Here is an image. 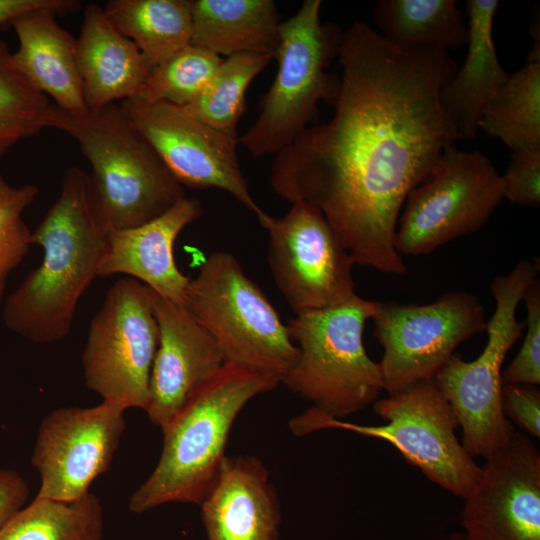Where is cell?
I'll return each mask as SVG.
<instances>
[{"mask_svg":"<svg viewBox=\"0 0 540 540\" xmlns=\"http://www.w3.org/2000/svg\"><path fill=\"white\" fill-rule=\"evenodd\" d=\"M184 306L211 335L225 363L283 378L299 350L258 285L228 252H212L190 279Z\"/></svg>","mask_w":540,"mask_h":540,"instance_id":"cell-7","label":"cell"},{"mask_svg":"<svg viewBox=\"0 0 540 540\" xmlns=\"http://www.w3.org/2000/svg\"><path fill=\"white\" fill-rule=\"evenodd\" d=\"M131 124L182 185L218 188L259 215L241 171L238 138L226 135L190 116L180 106L139 96L120 104Z\"/></svg>","mask_w":540,"mask_h":540,"instance_id":"cell-14","label":"cell"},{"mask_svg":"<svg viewBox=\"0 0 540 540\" xmlns=\"http://www.w3.org/2000/svg\"><path fill=\"white\" fill-rule=\"evenodd\" d=\"M104 512L88 492L75 501L38 497L0 529V540H102Z\"/></svg>","mask_w":540,"mask_h":540,"instance_id":"cell-27","label":"cell"},{"mask_svg":"<svg viewBox=\"0 0 540 540\" xmlns=\"http://www.w3.org/2000/svg\"><path fill=\"white\" fill-rule=\"evenodd\" d=\"M498 0H468V53L440 91L441 107L456 128L459 140L473 138L483 113L506 80L493 42Z\"/></svg>","mask_w":540,"mask_h":540,"instance_id":"cell-22","label":"cell"},{"mask_svg":"<svg viewBox=\"0 0 540 540\" xmlns=\"http://www.w3.org/2000/svg\"><path fill=\"white\" fill-rule=\"evenodd\" d=\"M273 58L243 53L223 59L202 92L189 104L180 106L202 123L233 138L245 111V95L252 80Z\"/></svg>","mask_w":540,"mask_h":540,"instance_id":"cell-28","label":"cell"},{"mask_svg":"<svg viewBox=\"0 0 540 540\" xmlns=\"http://www.w3.org/2000/svg\"><path fill=\"white\" fill-rule=\"evenodd\" d=\"M321 0H305L280 24L276 77L263 96L260 114L238 143L253 157L276 155L306 128L317 124L318 103L334 105L340 78L326 72L338 55L343 31L321 22Z\"/></svg>","mask_w":540,"mask_h":540,"instance_id":"cell-6","label":"cell"},{"mask_svg":"<svg viewBox=\"0 0 540 540\" xmlns=\"http://www.w3.org/2000/svg\"><path fill=\"white\" fill-rule=\"evenodd\" d=\"M502 410L524 434L540 437V391L536 386L503 384Z\"/></svg>","mask_w":540,"mask_h":540,"instance_id":"cell-34","label":"cell"},{"mask_svg":"<svg viewBox=\"0 0 540 540\" xmlns=\"http://www.w3.org/2000/svg\"><path fill=\"white\" fill-rule=\"evenodd\" d=\"M479 129L512 151L540 150V60L508 74L486 107Z\"/></svg>","mask_w":540,"mask_h":540,"instance_id":"cell-26","label":"cell"},{"mask_svg":"<svg viewBox=\"0 0 540 540\" xmlns=\"http://www.w3.org/2000/svg\"><path fill=\"white\" fill-rule=\"evenodd\" d=\"M464 501L466 540H540V454L534 442L515 431L485 459Z\"/></svg>","mask_w":540,"mask_h":540,"instance_id":"cell-16","label":"cell"},{"mask_svg":"<svg viewBox=\"0 0 540 540\" xmlns=\"http://www.w3.org/2000/svg\"><path fill=\"white\" fill-rule=\"evenodd\" d=\"M222 60L221 56L189 44L152 67L137 96L185 106L202 92Z\"/></svg>","mask_w":540,"mask_h":540,"instance_id":"cell-30","label":"cell"},{"mask_svg":"<svg viewBox=\"0 0 540 540\" xmlns=\"http://www.w3.org/2000/svg\"><path fill=\"white\" fill-rule=\"evenodd\" d=\"M106 234L90 213L88 174L70 167L59 198L31 234L43 259L6 299L5 325L37 344L67 337L79 300L97 277Z\"/></svg>","mask_w":540,"mask_h":540,"instance_id":"cell-2","label":"cell"},{"mask_svg":"<svg viewBox=\"0 0 540 540\" xmlns=\"http://www.w3.org/2000/svg\"><path fill=\"white\" fill-rule=\"evenodd\" d=\"M37 195L35 185L13 186L0 174V304L10 274L32 245V232L23 219V212Z\"/></svg>","mask_w":540,"mask_h":540,"instance_id":"cell-31","label":"cell"},{"mask_svg":"<svg viewBox=\"0 0 540 540\" xmlns=\"http://www.w3.org/2000/svg\"><path fill=\"white\" fill-rule=\"evenodd\" d=\"M537 272L536 263L521 260L507 275L494 277L490 289L495 310L486 324L482 353L472 361L454 353L433 378L461 428V443L473 458H488L515 432L502 410V365L525 329L516 310Z\"/></svg>","mask_w":540,"mask_h":540,"instance_id":"cell-9","label":"cell"},{"mask_svg":"<svg viewBox=\"0 0 540 540\" xmlns=\"http://www.w3.org/2000/svg\"><path fill=\"white\" fill-rule=\"evenodd\" d=\"M376 305L356 295L336 306L295 315L287 328L299 356L281 383L338 420L373 405L382 384L378 363L364 347L363 330Z\"/></svg>","mask_w":540,"mask_h":540,"instance_id":"cell-5","label":"cell"},{"mask_svg":"<svg viewBox=\"0 0 540 540\" xmlns=\"http://www.w3.org/2000/svg\"><path fill=\"white\" fill-rule=\"evenodd\" d=\"M207 540H278L277 493L267 467L253 455L226 456L199 504Z\"/></svg>","mask_w":540,"mask_h":540,"instance_id":"cell-19","label":"cell"},{"mask_svg":"<svg viewBox=\"0 0 540 540\" xmlns=\"http://www.w3.org/2000/svg\"><path fill=\"white\" fill-rule=\"evenodd\" d=\"M76 62L88 112L137 96L151 69L137 46L97 4L84 10Z\"/></svg>","mask_w":540,"mask_h":540,"instance_id":"cell-21","label":"cell"},{"mask_svg":"<svg viewBox=\"0 0 540 540\" xmlns=\"http://www.w3.org/2000/svg\"><path fill=\"white\" fill-rule=\"evenodd\" d=\"M80 1L75 0H0V25L38 8H52L58 14L77 12Z\"/></svg>","mask_w":540,"mask_h":540,"instance_id":"cell-36","label":"cell"},{"mask_svg":"<svg viewBox=\"0 0 540 540\" xmlns=\"http://www.w3.org/2000/svg\"><path fill=\"white\" fill-rule=\"evenodd\" d=\"M149 293L160 336L145 412L162 430L214 379L225 360L214 339L184 305L150 288Z\"/></svg>","mask_w":540,"mask_h":540,"instance_id":"cell-17","label":"cell"},{"mask_svg":"<svg viewBox=\"0 0 540 540\" xmlns=\"http://www.w3.org/2000/svg\"><path fill=\"white\" fill-rule=\"evenodd\" d=\"M29 494L27 482L17 471L0 469V529L25 506Z\"/></svg>","mask_w":540,"mask_h":540,"instance_id":"cell-35","label":"cell"},{"mask_svg":"<svg viewBox=\"0 0 540 540\" xmlns=\"http://www.w3.org/2000/svg\"><path fill=\"white\" fill-rule=\"evenodd\" d=\"M371 319L383 347L378 366L387 394L433 380L458 345L484 333L487 324L481 302L465 291L425 305L377 302Z\"/></svg>","mask_w":540,"mask_h":540,"instance_id":"cell-12","label":"cell"},{"mask_svg":"<svg viewBox=\"0 0 540 540\" xmlns=\"http://www.w3.org/2000/svg\"><path fill=\"white\" fill-rule=\"evenodd\" d=\"M53 103L16 69L0 39V159L17 143L49 127Z\"/></svg>","mask_w":540,"mask_h":540,"instance_id":"cell-29","label":"cell"},{"mask_svg":"<svg viewBox=\"0 0 540 540\" xmlns=\"http://www.w3.org/2000/svg\"><path fill=\"white\" fill-rule=\"evenodd\" d=\"M281 19L272 0H192V45L218 56H276Z\"/></svg>","mask_w":540,"mask_h":540,"instance_id":"cell-23","label":"cell"},{"mask_svg":"<svg viewBox=\"0 0 540 540\" xmlns=\"http://www.w3.org/2000/svg\"><path fill=\"white\" fill-rule=\"evenodd\" d=\"M280 383L276 377L225 363L162 429L161 456L130 496V511L140 514L169 502L199 505L219 475L238 414L251 399Z\"/></svg>","mask_w":540,"mask_h":540,"instance_id":"cell-4","label":"cell"},{"mask_svg":"<svg viewBox=\"0 0 540 540\" xmlns=\"http://www.w3.org/2000/svg\"><path fill=\"white\" fill-rule=\"evenodd\" d=\"M385 423L359 425L328 417L314 407L289 422L296 436L341 429L384 440L423 475L455 496L466 498L476 487L481 466L456 436V417L433 380L411 385L373 403Z\"/></svg>","mask_w":540,"mask_h":540,"instance_id":"cell-8","label":"cell"},{"mask_svg":"<svg viewBox=\"0 0 540 540\" xmlns=\"http://www.w3.org/2000/svg\"><path fill=\"white\" fill-rule=\"evenodd\" d=\"M103 9L150 68L191 43L192 0H111Z\"/></svg>","mask_w":540,"mask_h":540,"instance_id":"cell-24","label":"cell"},{"mask_svg":"<svg viewBox=\"0 0 540 540\" xmlns=\"http://www.w3.org/2000/svg\"><path fill=\"white\" fill-rule=\"evenodd\" d=\"M503 199L501 175L480 151L447 147L429 177L407 196L394 246L402 255L429 254L476 232Z\"/></svg>","mask_w":540,"mask_h":540,"instance_id":"cell-10","label":"cell"},{"mask_svg":"<svg viewBox=\"0 0 540 540\" xmlns=\"http://www.w3.org/2000/svg\"><path fill=\"white\" fill-rule=\"evenodd\" d=\"M455 0H380L373 16L380 35L401 49H455L468 41V26Z\"/></svg>","mask_w":540,"mask_h":540,"instance_id":"cell-25","label":"cell"},{"mask_svg":"<svg viewBox=\"0 0 540 540\" xmlns=\"http://www.w3.org/2000/svg\"><path fill=\"white\" fill-rule=\"evenodd\" d=\"M503 198L513 204L538 207L540 204V150L514 151L504 175Z\"/></svg>","mask_w":540,"mask_h":540,"instance_id":"cell-33","label":"cell"},{"mask_svg":"<svg viewBox=\"0 0 540 540\" xmlns=\"http://www.w3.org/2000/svg\"><path fill=\"white\" fill-rule=\"evenodd\" d=\"M49 127L76 139L89 161V209L103 232L140 226L186 197L121 105L74 115L53 103Z\"/></svg>","mask_w":540,"mask_h":540,"instance_id":"cell-3","label":"cell"},{"mask_svg":"<svg viewBox=\"0 0 540 540\" xmlns=\"http://www.w3.org/2000/svg\"><path fill=\"white\" fill-rule=\"evenodd\" d=\"M268 232V264L295 315L336 306L355 293L351 255L313 205L297 201L282 217L257 215Z\"/></svg>","mask_w":540,"mask_h":540,"instance_id":"cell-13","label":"cell"},{"mask_svg":"<svg viewBox=\"0 0 540 540\" xmlns=\"http://www.w3.org/2000/svg\"><path fill=\"white\" fill-rule=\"evenodd\" d=\"M202 213L198 199L184 197L167 212L147 223L107 232L97 277L124 274L142 281L160 296L184 305L190 278L176 265L174 244L183 229Z\"/></svg>","mask_w":540,"mask_h":540,"instance_id":"cell-18","label":"cell"},{"mask_svg":"<svg viewBox=\"0 0 540 540\" xmlns=\"http://www.w3.org/2000/svg\"><path fill=\"white\" fill-rule=\"evenodd\" d=\"M159 336L149 288L129 277L113 283L81 356L87 388L123 410H145Z\"/></svg>","mask_w":540,"mask_h":540,"instance_id":"cell-11","label":"cell"},{"mask_svg":"<svg viewBox=\"0 0 540 540\" xmlns=\"http://www.w3.org/2000/svg\"><path fill=\"white\" fill-rule=\"evenodd\" d=\"M52 8L28 11L10 22L18 39L12 53L16 69L58 108L74 114L88 112L76 62V38L60 26Z\"/></svg>","mask_w":540,"mask_h":540,"instance_id":"cell-20","label":"cell"},{"mask_svg":"<svg viewBox=\"0 0 540 540\" xmlns=\"http://www.w3.org/2000/svg\"><path fill=\"white\" fill-rule=\"evenodd\" d=\"M527 328L520 350L502 370L503 384L537 386L540 384V282L536 278L526 289Z\"/></svg>","mask_w":540,"mask_h":540,"instance_id":"cell-32","label":"cell"},{"mask_svg":"<svg viewBox=\"0 0 540 540\" xmlns=\"http://www.w3.org/2000/svg\"><path fill=\"white\" fill-rule=\"evenodd\" d=\"M125 410L102 401L63 407L40 423L31 462L40 475L38 497L75 501L110 466L125 430Z\"/></svg>","mask_w":540,"mask_h":540,"instance_id":"cell-15","label":"cell"},{"mask_svg":"<svg viewBox=\"0 0 540 540\" xmlns=\"http://www.w3.org/2000/svg\"><path fill=\"white\" fill-rule=\"evenodd\" d=\"M441 540H447V539H441ZM466 540V539H465Z\"/></svg>","mask_w":540,"mask_h":540,"instance_id":"cell-37","label":"cell"},{"mask_svg":"<svg viewBox=\"0 0 540 540\" xmlns=\"http://www.w3.org/2000/svg\"><path fill=\"white\" fill-rule=\"evenodd\" d=\"M338 57L332 118L275 155L270 184L320 210L355 264L402 275L400 211L459 140L439 99L458 67L445 49H401L360 21L343 31Z\"/></svg>","mask_w":540,"mask_h":540,"instance_id":"cell-1","label":"cell"}]
</instances>
